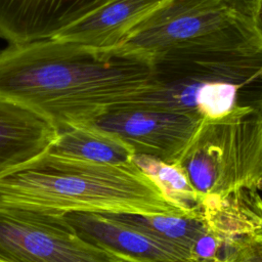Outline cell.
<instances>
[{"mask_svg": "<svg viewBox=\"0 0 262 262\" xmlns=\"http://www.w3.org/2000/svg\"><path fill=\"white\" fill-rule=\"evenodd\" d=\"M150 75L149 56L121 46L95 49L51 38L0 49V97L38 113L58 130L130 99Z\"/></svg>", "mask_w": 262, "mask_h": 262, "instance_id": "1", "label": "cell"}, {"mask_svg": "<svg viewBox=\"0 0 262 262\" xmlns=\"http://www.w3.org/2000/svg\"><path fill=\"white\" fill-rule=\"evenodd\" d=\"M150 59L147 85L126 101L200 122L262 113V34L254 21Z\"/></svg>", "mask_w": 262, "mask_h": 262, "instance_id": "2", "label": "cell"}, {"mask_svg": "<svg viewBox=\"0 0 262 262\" xmlns=\"http://www.w3.org/2000/svg\"><path fill=\"white\" fill-rule=\"evenodd\" d=\"M0 208L44 214L111 212L191 217L132 162L104 165L43 152L0 175Z\"/></svg>", "mask_w": 262, "mask_h": 262, "instance_id": "3", "label": "cell"}, {"mask_svg": "<svg viewBox=\"0 0 262 262\" xmlns=\"http://www.w3.org/2000/svg\"><path fill=\"white\" fill-rule=\"evenodd\" d=\"M177 163L202 198L262 189V113L200 122Z\"/></svg>", "mask_w": 262, "mask_h": 262, "instance_id": "4", "label": "cell"}, {"mask_svg": "<svg viewBox=\"0 0 262 262\" xmlns=\"http://www.w3.org/2000/svg\"><path fill=\"white\" fill-rule=\"evenodd\" d=\"M252 21L222 0H166L135 26L120 46L151 58Z\"/></svg>", "mask_w": 262, "mask_h": 262, "instance_id": "5", "label": "cell"}, {"mask_svg": "<svg viewBox=\"0 0 262 262\" xmlns=\"http://www.w3.org/2000/svg\"><path fill=\"white\" fill-rule=\"evenodd\" d=\"M0 259L7 262H125L79 237L60 215L0 208Z\"/></svg>", "mask_w": 262, "mask_h": 262, "instance_id": "6", "label": "cell"}, {"mask_svg": "<svg viewBox=\"0 0 262 262\" xmlns=\"http://www.w3.org/2000/svg\"><path fill=\"white\" fill-rule=\"evenodd\" d=\"M199 124L179 112L123 101L77 126L110 134L126 143L134 155L177 163Z\"/></svg>", "mask_w": 262, "mask_h": 262, "instance_id": "7", "label": "cell"}, {"mask_svg": "<svg viewBox=\"0 0 262 262\" xmlns=\"http://www.w3.org/2000/svg\"><path fill=\"white\" fill-rule=\"evenodd\" d=\"M204 231L191 250L192 262H221L241 243L262 233V198L239 188L202 199Z\"/></svg>", "mask_w": 262, "mask_h": 262, "instance_id": "8", "label": "cell"}, {"mask_svg": "<svg viewBox=\"0 0 262 262\" xmlns=\"http://www.w3.org/2000/svg\"><path fill=\"white\" fill-rule=\"evenodd\" d=\"M60 217L83 241L125 262H192L174 248L116 219L110 212H70Z\"/></svg>", "mask_w": 262, "mask_h": 262, "instance_id": "9", "label": "cell"}, {"mask_svg": "<svg viewBox=\"0 0 262 262\" xmlns=\"http://www.w3.org/2000/svg\"><path fill=\"white\" fill-rule=\"evenodd\" d=\"M105 0H0V38L9 44L51 39Z\"/></svg>", "mask_w": 262, "mask_h": 262, "instance_id": "10", "label": "cell"}, {"mask_svg": "<svg viewBox=\"0 0 262 262\" xmlns=\"http://www.w3.org/2000/svg\"><path fill=\"white\" fill-rule=\"evenodd\" d=\"M166 0H105L54 39L95 49L119 47L131 30Z\"/></svg>", "mask_w": 262, "mask_h": 262, "instance_id": "11", "label": "cell"}, {"mask_svg": "<svg viewBox=\"0 0 262 262\" xmlns=\"http://www.w3.org/2000/svg\"><path fill=\"white\" fill-rule=\"evenodd\" d=\"M57 132L45 117L0 97V175L45 152Z\"/></svg>", "mask_w": 262, "mask_h": 262, "instance_id": "12", "label": "cell"}, {"mask_svg": "<svg viewBox=\"0 0 262 262\" xmlns=\"http://www.w3.org/2000/svg\"><path fill=\"white\" fill-rule=\"evenodd\" d=\"M46 152L70 160L118 166L132 164L134 156L120 139L84 126L58 130Z\"/></svg>", "mask_w": 262, "mask_h": 262, "instance_id": "13", "label": "cell"}, {"mask_svg": "<svg viewBox=\"0 0 262 262\" xmlns=\"http://www.w3.org/2000/svg\"><path fill=\"white\" fill-rule=\"evenodd\" d=\"M111 214L121 222L174 248L191 261L192 247L204 231L202 216L176 217L123 213Z\"/></svg>", "mask_w": 262, "mask_h": 262, "instance_id": "14", "label": "cell"}, {"mask_svg": "<svg viewBox=\"0 0 262 262\" xmlns=\"http://www.w3.org/2000/svg\"><path fill=\"white\" fill-rule=\"evenodd\" d=\"M132 162L161 190L165 199L191 217L202 216V196L178 163L134 155Z\"/></svg>", "mask_w": 262, "mask_h": 262, "instance_id": "15", "label": "cell"}, {"mask_svg": "<svg viewBox=\"0 0 262 262\" xmlns=\"http://www.w3.org/2000/svg\"><path fill=\"white\" fill-rule=\"evenodd\" d=\"M221 262H262V233L251 236Z\"/></svg>", "mask_w": 262, "mask_h": 262, "instance_id": "16", "label": "cell"}, {"mask_svg": "<svg viewBox=\"0 0 262 262\" xmlns=\"http://www.w3.org/2000/svg\"><path fill=\"white\" fill-rule=\"evenodd\" d=\"M222 1H224L228 6H230L233 10H235L239 14L253 19L255 16L257 7L261 0H222Z\"/></svg>", "mask_w": 262, "mask_h": 262, "instance_id": "17", "label": "cell"}, {"mask_svg": "<svg viewBox=\"0 0 262 262\" xmlns=\"http://www.w3.org/2000/svg\"><path fill=\"white\" fill-rule=\"evenodd\" d=\"M253 21H254V25H255L256 29L262 34V0L260 1L259 5L257 7V10H256L255 16L253 18Z\"/></svg>", "mask_w": 262, "mask_h": 262, "instance_id": "18", "label": "cell"}, {"mask_svg": "<svg viewBox=\"0 0 262 262\" xmlns=\"http://www.w3.org/2000/svg\"><path fill=\"white\" fill-rule=\"evenodd\" d=\"M0 262H7V261H5V260H2V259H0Z\"/></svg>", "mask_w": 262, "mask_h": 262, "instance_id": "19", "label": "cell"}]
</instances>
